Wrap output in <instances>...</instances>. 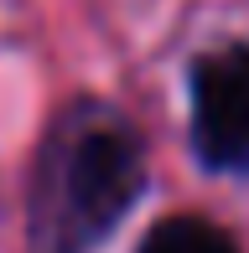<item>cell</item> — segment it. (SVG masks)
I'll return each mask as SVG.
<instances>
[{"label":"cell","instance_id":"1","mask_svg":"<svg viewBox=\"0 0 249 253\" xmlns=\"http://www.w3.org/2000/svg\"><path fill=\"white\" fill-rule=\"evenodd\" d=\"M145 186V145L109 103H73L42 140L31 181V248L88 253L135 207Z\"/></svg>","mask_w":249,"mask_h":253},{"label":"cell","instance_id":"2","mask_svg":"<svg viewBox=\"0 0 249 253\" xmlns=\"http://www.w3.org/2000/svg\"><path fill=\"white\" fill-rule=\"evenodd\" d=\"M192 150L208 170H249V47H218L192 67Z\"/></svg>","mask_w":249,"mask_h":253},{"label":"cell","instance_id":"3","mask_svg":"<svg viewBox=\"0 0 249 253\" xmlns=\"http://www.w3.org/2000/svg\"><path fill=\"white\" fill-rule=\"evenodd\" d=\"M140 253H239V243L208 217H166L145 233Z\"/></svg>","mask_w":249,"mask_h":253}]
</instances>
